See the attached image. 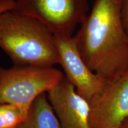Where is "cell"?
I'll return each instance as SVG.
<instances>
[{
	"mask_svg": "<svg viewBox=\"0 0 128 128\" xmlns=\"http://www.w3.org/2000/svg\"><path fill=\"white\" fill-rule=\"evenodd\" d=\"M119 0H96L73 36L83 60L107 81L128 71V34Z\"/></svg>",
	"mask_w": 128,
	"mask_h": 128,
	"instance_id": "1",
	"label": "cell"
},
{
	"mask_svg": "<svg viewBox=\"0 0 128 128\" xmlns=\"http://www.w3.org/2000/svg\"><path fill=\"white\" fill-rule=\"evenodd\" d=\"M0 48L14 66L49 68L60 64L54 33L40 21L14 10L0 14Z\"/></svg>",
	"mask_w": 128,
	"mask_h": 128,
	"instance_id": "2",
	"label": "cell"
},
{
	"mask_svg": "<svg viewBox=\"0 0 128 128\" xmlns=\"http://www.w3.org/2000/svg\"><path fill=\"white\" fill-rule=\"evenodd\" d=\"M64 76L54 67L0 66V104H11L28 112L37 97L48 93Z\"/></svg>",
	"mask_w": 128,
	"mask_h": 128,
	"instance_id": "3",
	"label": "cell"
},
{
	"mask_svg": "<svg viewBox=\"0 0 128 128\" xmlns=\"http://www.w3.org/2000/svg\"><path fill=\"white\" fill-rule=\"evenodd\" d=\"M88 9V0H16L13 10L40 21L55 36H72Z\"/></svg>",
	"mask_w": 128,
	"mask_h": 128,
	"instance_id": "4",
	"label": "cell"
},
{
	"mask_svg": "<svg viewBox=\"0 0 128 128\" xmlns=\"http://www.w3.org/2000/svg\"><path fill=\"white\" fill-rule=\"evenodd\" d=\"M89 103L92 128H120L128 119V71L108 81Z\"/></svg>",
	"mask_w": 128,
	"mask_h": 128,
	"instance_id": "5",
	"label": "cell"
},
{
	"mask_svg": "<svg viewBox=\"0 0 128 128\" xmlns=\"http://www.w3.org/2000/svg\"><path fill=\"white\" fill-rule=\"evenodd\" d=\"M60 64L65 77L80 95L90 102L103 90L108 81L88 68L80 55L73 36H55Z\"/></svg>",
	"mask_w": 128,
	"mask_h": 128,
	"instance_id": "6",
	"label": "cell"
},
{
	"mask_svg": "<svg viewBox=\"0 0 128 128\" xmlns=\"http://www.w3.org/2000/svg\"><path fill=\"white\" fill-rule=\"evenodd\" d=\"M47 97L60 128H92L89 102L65 76L48 92Z\"/></svg>",
	"mask_w": 128,
	"mask_h": 128,
	"instance_id": "7",
	"label": "cell"
},
{
	"mask_svg": "<svg viewBox=\"0 0 128 128\" xmlns=\"http://www.w3.org/2000/svg\"><path fill=\"white\" fill-rule=\"evenodd\" d=\"M17 128H60L46 93L37 97L30 107L26 119Z\"/></svg>",
	"mask_w": 128,
	"mask_h": 128,
	"instance_id": "8",
	"label": "cell"
},
{
	"mask_svg": "<svg viewBox=\"0 0 128 128\" xmlns=\"http://www.w3.org/2000/svg\"><path fill=\"white\" fill-rule=\"evenodd\" d=\"M27 112L11 104H0V128H17L25 120Z\"/></svg>",
	"mask_w": 128,
	"mask_h": 128,
	"instance_id": "9",
	"label": "cell"
},
{
	"mask_svg": "<svg viewBox=\"0 0 128 128\" xmlns=\"http://www.w3.org/2000/svg\"><path fill=\"white\" fill-rule=\"evenodd\" d=\"M121 10L123 22L128 34V0H122L121 4Z\"/></svg>",
	"mask_w": 128,
	"mask_h": 128,
	"instance_id": "10",
	"label": "cell"
},
{
	"mask_svg": "<svg viewBox=\"0 0 128 128\" xmlns=\"http://www.w3.org/2000/svg\"><path fill=\"white\" fill-rule=\"evenodd\" d=\"M16 6V0H4L0 2V14L5 12L13 10Z\"/></svg>",
	"mask_w": 128,
	"mask_h": 128,
	"instance_id": "11",
	"label": "cell"
},
{
	"mask_svg": "<svg viewBox=\"0 0 128 128\" xmlns=\"http://www.w3.org/2000/svg\"><path fill=\"white\" fill-rule=\"evenodd\" d=\"M120 128H128V119L124 122Z\"/></svg>",
	"mask_w": 128,
	"mask_h": 128,
	"instance_id": "12",
	"label": "cell"
},
{
	"mask_svg": "<svg viewBox=\"0 0 128 128\" xmlns=\"http://www.w3.org/2000/svg\"><path fill=\"white\" fill-rule=\"evenodd\" d=\"M2 1H4V0H0V2H2Z\"/></svg>",
	"mask_w": 128,
	"mask_h": 128,
	"instance_id": "13",
	"label": "cell"
},
{
	"mask_svg": "<svg viewBox=\"0 0 128 128\" xmlns=\"http://www.w3.org/2000/svg\"><path fill=\"white\" fill-rule=\"evenodd\" d=\"M119 1H120V2H122V0H119Z\"/></svg>",
	"mask_w": 128,
	"mask_h": 128,
	"instance_id": "14",
	"label": "cell"
},
{
	"mask_svg": "<svg viewBox=\"0 0 128 128\" xmlns=\"http://www.w3.org/2000/svg\"></svg>",
	"mask_w": 128,
	"mask_h": 128,
	"instance_id": "15",
	"label": "cell"
}]
</instances>
